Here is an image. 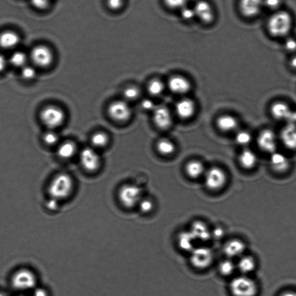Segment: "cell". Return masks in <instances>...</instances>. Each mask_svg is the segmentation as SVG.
I'll use <instances>...</instances> for the list:
<instances>
[{"label": "cell", "mask_w": 296, "mask_h": 296, "mask_svg": "<svg viewBox=\"0 0 296 296\" xmlns=\"http://www.w3.org/2000/svg\"><path fill=\"white\" fill-rule=\"evenodd\" d=\"M293 25L292 15L285 11H276L268 22V30L275 37H283L291 31Z\"/></svg>", "instance_id": "obj_1"}, {"label": "cell", "mask_w": 296, "mask_h": 296, "mask_svg": "<svg viewBox=\"0 0 296 296\" xmlns=\"http://www.w3.org/2000/svg\"><path fill=\"white\" fill-rule=\"evenodd\" d=\"M74 189L73 180L67 173H60L54 176L50 183L48 193L52 199L59 201L68 198Z\"/></svg>", "instance_id": "obj_2"}, {"label": "cell", "mask_w": 296, "mask_h": 296, "mask_svg": "<svg viewBox=\"0 0 296 296\" xmlns=\"http://www.w3.org/2000/svg\"><path fill=\"white\" fill-rule=\"evenodd\" d=\"M230 291L233 296H255L257 286L252 278L243 275L231 280Z\"/></svg>", "instance_id": "obj_3"}, {"label": "cell", "mask_w": 296, "mask_h": 296, "mask_svg": "<svg viewBox=\"0 0 296 296\" xmlns=\"http://www.w3.org/2000/svg\"><path fill=\"white\" fill-rule=\"evenodd\" d=\"M121 204L127 209L136 207L142 197V192L139 186L134 184L122 186L118 193Z\"/></svg>", "instance_id": "obj_4"}, {"label": "cell", "mask_w": 296, "mask_h": 296, "mask_svg": "<svg viewBox=\"0 0 296 296\" xmlns=\"http://www.w3.org/2000/svg\"><path fill=\"white\" fill-rule=\"evenodd\" d=\"M213 251L208 247H195L190 253V263L194 268L203 270L210 268L214 262Z\"/></svg>", "instance_id": "obj_5"}, {"label": "cell", "mask_w": 296, "mask_h": 296, "mask_svg": "<svg viewBox=\"0 0 296 296\" xmlns=\"http://www.w3.org/2000/svg\"><path fill=\"white\" fill-rule=\"evenodd\" d=\"M11 284L16 290L27 291L36 288L37 278L33 271L26 269L19 270L12 276Z\"/></svg>", "instance_id": "obj_6"}, {"label": "cell", "mask_w": 296, "mask_h": 296, "mask_svg": "<svg viewBox=\"0 0 296 296\" xmlns=\"http://www.w3.org/2000/svg\"><path fill=\"white\" fill-rule=\"evenodd\" d=\"M204 175L205 187L211 191H220L226 184V173L220 167H212L205 172Z\"/></svg>", "instance_id": "obj_7"}, {"label": "cell", "mask_w": 296, "mask_h": 296, "mask_svg": "<svg viewBox=\"0 0 296 296\" xmlns=\"http://www.w3.org/2000/svg\"><path fill=\"white\" fill-rule=\"evenodd\" d=\"M30 58L34 65L41 68H47L52 64L54 54L49 47L40 44L32 48Z\"/></svg>", "instance_id": "obj_8"}, {"label": "cell", "mask_w": 296, "mask_h": 296, "mask_svg": "<svg viewBox=\"0 0 296 296\" xmlns=\"http://www.w3.org/2000/svg\"><path fill=\"white\" fill-rule=\"evenodd\" d=\"M41 120L50 129L62 125L65 120V114L62 109L54 105H49L42 110Z\"/></svg>", "instance_id": "obj_9"}, {"label": "cell", "mask_w": 296, "mask_h": 296, "mask_svg": "<svg viewBox=\"0 0 296 296\" xmlns=\"http://www.w3.org/2000/svg\"><path fill=\"white\" fill-rule=\"evenodd\" d=\"M279 137L275 132L266 128L260 132L257 138V144L260 150L270 154L277 151Z\"/></svg>", "instance_id": "obj_10"}, {"label": "cell", "mask_w": 296, "mask_h": 296, "mask_svg": "<svg viewBox=\"0 0 296 296\" xmlns=\"http://www.w3.org/2000/svg\"><path fill=\"white\" fill-rule=\"evenodd\" d=\"M109 117L115 121L124 122L131 118V109L126 101L118 100L112 102L108 108Z\"/></svg>", "instance_id": "obj_11"}, {"label": "cell", "mask_w": 296, "mask_h": 296, "mask_svg": "<svg viewBox=\"0 0 296 296\" xmlns=\"http://www.w3.org/2000/svg\"><path fill=\"white\" fill-rule=\"evenodd\" d=\"M80 164L83 169L89 172H94L100 165V157L95 149L91 148H85L80 152L79 155Z\"/></svg>", "instance_id": "obj_12"}, {"label": "cell", "mask_w": 296, "mask_h": 296, "mask_svg": "<svg viewBox=\"0 0 296 296\" xmlns=\"http://www.w3.org/2000/svg\"><path fill=\"white\" fill-rule=\"evenodd\" d=\"M279 140L286 148L296 150V124L286 123L278 135Z\"/></svg>", "instance_id": "obj_13"}, {"label": "cell", "mask_w": 296, "mask_h": 296, "mask_svg": "<svg viewBox=\"0 0 296 296\" xmlns=\"http://www.w3.org/2000/svg\"><path fill=\"white\" fill-rule=\"evenodd\" d=\"M196 17L198 18L202 23L209 24L214 21L215 12L210 3L201 0L196 3L194 7Z\"/></svg>", "instance_id": "obj_14"}, {"label": "cell", "mask_w": 296, "mask_h": 296, "mask_svg": "<svg viewBox=\"0 0 296 296\" xmlns=\"http://www.w3.org/2000/svg\"><path fill=\"white\" fill-rule=\"evenodd\" d=\"M269 162L273 171L276 173H285L290 169V160L285 154L278 151L270 154Z\"/></svg>", "instance_id": "obj_15"}, {"label": "cell", "mask_w": 296, "mask_h": 296, "mask_svg": "<svg viewBox=\"0 0 296 296\" xmlns=\"http://www.w3.org/2000/svg\"><path fill=\"white\" fill-rule=\"evenodd\" d=\"M153 119L154 124L160 129H167L173 122L171 112L168 108L163 106L154 108Z\"/></svg>", "instance_id": "obj_16"}, {"label": "cell", "mask_w": 296, "mask_h": 296, "mask_svg": "<svg viewBox=\"0 0 296 296\" xmlns=\"http://www.w3.org/2000/svg\"><path fill=\"white\" fill-rule=\"evenodd\" d=\"M263 7V0H240L239 8L241 14L247 18L256 17Z\"/></svg>", "instance_id": "obj_17"}, {"label": "cell", "mask_w": 296, "mask_h": 296, "mask_svg": "<svg viewBox=\"0 0 296 296\" xmlns=\"http://www.w3.org/2000/svg\"><path fill=\"white\" fill-rule=\"evenodd\" d=\"M196 241L207 242L212 238V231L208 225L200 221H196L191 224L189 230Z\"/></svg>", "instance_id": "obj_18"}, {"label": "cell", "mask_w": 296, "mask_h": 296, "mask_svg": "<svg viewBox=\"0 0 296 296\" xmlns=\"http://www.w3.org/2000/svg\"><path fill=\"white\" fill-rule=\"evenodd\" d=\"M246 249V244L243 241L238 239L228 241L223 247V252L228 259L243 256Z\"/></svg>", "instance_id": "obj_19"}, {"label": "cell", "mask_w": 296, "mask_h": 296, "mask_svg": "<svg viewBox=\"0 0 296 296\" xmlns=\"http://www.w3.org/2000/svg\"><path fill=\"white\" fill-rule=\"evenodd\" d=\"M168 86L170 91L175 94L184 95L190 91L191 84L184 76L175 75L169 79Z\"/></svg>", "instance_id": "obj_20"}, {"label": "cell", "mask_w": 296, "mask_h": 296, "mask_svg": "<svg viewBox=\"0 0 296 296\" xmlns=\"http://www.w3.org/2000/svg\"><path fill=\"white\" fill-rule=\"evenodd\" d=\"M292 110L287 103L277 101L273 102L270 107V112L275 120L287 122L290 117Z\"/></svg>", "instance_id": "obj_21"}, {"label": "cell", "mask_w": 296, "mask_h": 296, "mask_svg": "<svg viewBox=\"0 0 296 296\" xmlns=\"http://www.w3.org/2000/svg\"><path fill=\"white\" fill-rule=\"evenodd\" d=\"M196 110L195 102L189 99H183L177 102L175 111L177 115L183 120L191 118Z\"/></svg>", "instance_id": "obj_22"}, {"label": "cell", "mask_w": 296, "mask_h": 296, "mask_svg": "<svg viewBox=\"0 0 296 296\" xmlns=\"http://www.w3.org/2000/svg\"><path fill=\"white\" fill-rule=\"evenodd\" d=\"M20 42V35L14 31L6 30L0 34V48L2 49H14Z\"/></svg>", "instance_id": "obj_23"}, {"label": "cell", "mask_w": 296, "mask_h": 296, "mask_svg": "<svg viewBox=\"0 0 296 296\" xmlns=\"http://www.w3.org/2000/svg\"><path fill=\"white\" fill-rule=\"evenodd\" d=\"M239 160L243 169L249 170L255 168L258 162V157L253 150L246 148L241 152Z\"/></svg>", "instance_id": "obj_24"}, {"label": "cell", "mask_w": 296, "mask_h": 296, "mask_svg": "<svg viewBox=\"0 0 296 296\" xmlns=\"http://www.w3.org/2000/svg\"><path fill=\"white\" fill-rule=\"evenodd\" d=\"M217 125L219 129L222 131L231 132L237 129L239 126V121L233 115H223L217 119Z\"/></svg>", "instance_id": "obj_25"}, {"label": "cell", "mask_w": 296, "mask_h": 296, "mask_svg": "<svg viewBox=\"0 0 296 296\" xmlns=\"http://www.w3.org/2000/svg\"><path fill=\"white\" fill-rule=\"evenodd\" d=\"M195 240L194 236L189 231H182L178 234L177 243L180 249L185 252H192L195 247Z\"/></svg>", "instance_id": "obj_26"}, {"label": "cell", "mask_w": 296, "mask_h": 296, "mask_svg": "<svg viewBox=\"0 0 296 296\" xmlns=\"http://www.w3.org/2000/svg\"><path fill=\"white\" fill-rule=\"evenodd\" d=\"M185 171L189 178L195 179L204 175L206 172L203 164L198 160L189 162L186 166Z\"/></svg>", "instance_id": "obj_27"}, {"label": "cell", "mask_w": 296, "mask_h": 296, "mask_svg": "<svg viewBox=\"0 0 296 296\" xmlns=\"http://www.w3.org/2000/svg\"><path fill=\"white\" fill-rule=\"evenodd\" d=\"M255 268V260L250 256L243 255L241 256L237 265V269L243 273V275H245L252 272Z\"/></svg>", "instance_id": "obj_28"}, {"label": "cell", "mask_w": 296, "mask_h": 296, "mask_svg": "<svg viewBox=\"0 0 296 296\" xmlns=\"http://www.w3.org/2000/svg\"><path fill=\"white\" fill-rule=\"evenodd\" d=\"M76 150L75 144L72 141H66L60 144L57 150L58 156L62 159H69L75 154Z\"/></svg>", "instance_id": "obj_29"}, {"label": "cell", "mask_w": 296, "mask_h": 296, "mask_svg": "<svg viewBox=\"0 0 296 296\" xmlns=\"http://www.w3.org/2000/svg\"><path fill=\"white\" fill-rule=\"evenodd\" d=\"M27 60L28 57L26 54L22 51H17L11 54L8 62L12 66L23 68L24 66L27 65Z\"/></svg>", "instance_id": "obj_30"}, {"label": "cell", "mask_w": 296, "mask_h": 296, "mask_svg": "<svg viewBox=\"0 0 296 296\" xmlns=\"http://www.w3.org/2000/svg\"><path fill=\"white\" fill-rule=\"evenodd\" d=\"M157 149L163 155H170L174 152L175 145L168 139L160 140L157 144Z\"/></svg>", "instance_id": "obj_31"}, {"label": "cell", "mask_w": 296, "mask_h": 296, "mask_svg": "<svg viewBox=\"0 0 296 296\" xmlns=\"http://www.w3.org/2000/svg\"><path fill=\"white\" fill-rule=\"evenodd\" d=\"M219 271L222 275L228 276L232 275L236 269L237 265H235L232 260L230 259L224 260L219 265Z\"/></svg>", "instance_id": "obj_32"}, {"label": "cell", "mask_w": 296, "mask_h": 296, "mask_svg": "<svg viewBox=\"0 0 296 296\" xmlns=\"http://www.w3.org/2000/svg\"><path fill=\"white\" fill-rule=\"evenodd\" d=\"M164 90H165V85L164 83L158 79H153L151 80L148 85V91L151 95L153 96H158L162 95Z\"/></svg>", "instance_id": "obj_33"}, {"label": "cell", "mask_w": 296, "mask_h": 296, "mask_svg": "<svg viewBox=\"0 0 296 296\" xmlns=\"http://www.w3.org/2000/svg\"><path fill=\"white\" fill-rule=\"evenodd\" d=\"M253 137L249 131L241 130L238 132L236 136V141L238 145L244 148L247 147L252 143Z\"/></svg>", "instance_id": "obj_34"}, {"label": "cell", "mask_w": 296, "mask_h": 296, "mask_svg": "<svg viewBox=\"0 0 296 296\" xmlns=\"http://www.w3.org/2000/svg\"><path fill=\"white\" fill-rule=\"evenodd\" d=\"M108 137L103 132H98L91 137V143L96 148H102L106 146L108 143Z\"/></svg>", "instance_id": "obj_35"}, {"label": "cell", "mask_w": 296, "mask_h": 296, "mask_svg": "<svg viewBox=\"0 0 296 296\" xmlns=\"http://www.w3.org/2000/svg\"><path fill=\"white\" fill-rule=\"evenodd\" d=\"M140 95V90L134 86H128L123 91L124 98L127 100H135Z\"/></svg>", "instance_id": "obj_36"}, {"label": "cell", "mask_w": 296, "mask_h": 296, "mask_svg": "<svg viewBox=\"0 0 296 296\" xmlns=\"http://www.w3.org/2000/svg\"><path fill=\"white\" fill-rule=\"evenodd\" d=\"M140 211L143 214H148L150 213L154 208L153 201L149 198H142L138 204Z\"/></svg>", "instance_id": "obj_37"}, {"label": "cell", "mask_w": 296, "mask_h": 296, "mask_svg": "<svg viewBox=\"0 0 296 296\" xmlns=\"http://www.w3.org/2000/svg\"><path fill=\"white\" fill-rule=\"evenodd\" d=\"M188 0H164L167 7L172 9H182L187 5Z\"/></svg>", "instance_id": "obj_38"}, {"label": "cell", "mask_w": 296, "mask_h": 296, "mask_svg": "<svg viewBox=\"0 0 296 296\" xmlns=\"http://www.w3.org/2000/svg\"><path fill=\"white\" fill-rule=\"evenodd\" d=\"M43 139L45 143L48 146H54L59 141V137L55 132L48 131L44 135Z\"/></svg>", "instance_id": "obj_39"}, {"label": "cell", "mask_w": 296, "mask_h": 296, "mask_svg": "<svg viewBox=\"0 0 296 296\" xmlns=\"http://www.w3.org/2000/svg\"><path fill=\"white\" fill-rule=\"evenodd\" d=\"M21 75L25 80H31L37 75L36 70L33 67L25 65L22 68Z\"/></svg>", "instance_id": "obj_40"}, {"label": "cell", "mask_w": 296, "mask_h": 296, "mask_svg": "<svg viewBox=\"0 0 296 296\" xmlns=\"http://www.w3.org/2000/svg\"><path fill=\"white\" fill-rule=\"evenodd\" d=\"M32 6L38 10H46L51 4V0H30Z\"/></svg>", "instance_id": "obj_41"}, {"label": "cell", "mask_w": 296, "mask_h": 296, "mask_svg": "<svg viewBox=\"0 0 296 296\" xmlns=\"http://www.w3.org/2000/svg\"><path fill=\"white\" fill-rule=\"evenodd\" d=\"M180 11L182 17L184 20L191 21L196 17L194 8L189 7L188 5L185 6Z\"/></svg>", "instance_id": "obj_42"}, {"label": "cell", "mask_w": 296, "mask_h": 296, "mask_svg": "<svg viewBox=\"0 0 296 296\" xmlns=\"http://www.w3.org/2000/svg\"><path fill=\"white\" fill-rule=\"evenodd\" d=\"M108 7L112 11H118L123 7L124 0H107Z\"/></svg>", "instance_id": "obj_43"}, {"label": "cell", "mask_w": 296, "mask_h": 296, "mask_svg": "<svg viewBox=\"0 0 296 296\" xmlns=\"http://www.w3.org/2000/svg\"><path fill=\"white\" fill-rule=\"evenodd\" d=\"M281 0H263V6L270 10H277L281 5Z\"/></svg>", "instance_id": "obj_44"}, {"label": "cell", "mask_w": 296, "mask_h": 296, "mask_svg": "<svg viewBox=\"0 0 296 296\" xmlns=\"http://www.w3.org/2000/svg\"><path fill=\"white\" fill-rule=\"evenodd\" d=\"M284 47L286 50L289 52H296V39L294 38H288L285 42Z\"/></svg>", "instance_id": "obj_45"}, {"label": "cell", "mask_w": 296, "mask_h": 296, "mask_svg": "<svg viewBox=\"0 0 296 296\" xmlns=\"http://www.w3.org/2000/svg\"><path fill=\"white\" fill-rule=\"evenodd\" d=\"M141 107L148 111L154 110V108H156L154 102L149 99H144L143 102H141Z\"/></svg>", "instance_id": "obj_46"}, {"label": "cell", "mask_w": 296, "mask_h": 296, "mask_svg": "<svg viewBox=\"0 0 296 296\" xmlns=\"http://www.w3.org/2000/svg\"><path fill=\"white\" fill-rule=\"evenodd\" d=\"M31 296H49L46 289L42 288H35Z\"/></svg>", "instance_id": "obj_47"}, {"label": "cell", "mask_w": 296, "mask_h": 296, "mask_svg": "<svg viewBox=\"0 0 296 296\" xmlns=\"http://www.w3.org/2000/svg\"><path fill=\"white\" fill-rule=\"evenodd\" d=\"M8 62V61L6 59L5 56L0 54V73H1L5 69Z\"/></svg>", "instance_id": "obj_48"}, {"label": "cell", "mask_w": 296, "mask_h": 296, "mask_svg": "<svg viewBox=\"0 0 296 296\" xmlns=\"http://www.w3.org/2000/svg\"><path fill=\"white\" fill-rule=\"evenodd\" d=\"M223 231L221 227H217L212 231V237H214L215 239H221V237L223 236Z\"/></svg>", "instance_id": "obj_49"}, {"label": "cell", "mask_w": 296, "mask_h": 296, "mask_svg": "<svg viewBox=\"0 0 296 296\" xmlns=\"http://www.w3.org/2000/svg\"><path fill=\"white\" fill-rule=\"evenodd\" d=\"M286 123L296 124V111H292L290 117H289Z\"/></svg>", "instance_id": "obj_50"}, {"label": "cell", "mask_w": 296, "mask_h": 296, "mask_svg": "<svg viewBox=\"0 0 296 296\" xmlns=\"http://www.w3.org/2000/svg\"><path fill=\"white\" fill-rule=\"evenodd\" d=\"M290 64L293 69L296 70V55L291 58Z\"/></svg>", "instance_id": "obj_51"}, {"label": "cell", "mask_w": 296, "mask_h": 296, "mask_svg": "<svg viewBox=\"0 0 296 296\" xmlns=\"http://www.w3.org/2000/svg\"><path fill=\"white\" fill-rule=\"evenodd\" d=\"M280 296H296V292L294 291H287L283 293Z\"/></svg>", "instance_id": "obj_52"}, {"label": "cell", "mask_w": 296, "mask_h": 296, "mask_svg": "<svg viewBox=\"0 0 296 296\" xmlns=\"http://www.w3.org/2000/svg\"><path fill=\"white\" fill-rule=\"evenodd\" d=\"M0 296H8L6 295V294H5L4 293L0 292Z\"/></svg>", "instance_id": "obj_53"}, {"label": "cell", "mask_w": 296, "mask_h": 296, "mask_svg": "<svg viewBox=\"0 0 296 296\" xmlns=\"http://www.w3.org/2000/svg\"><path fill=\"white\" fill-rule=\"evenodd\" d=\"M26 296V295H20V296Z\"/></svg>", "instance_id": "obj_54"}]
</instances>
